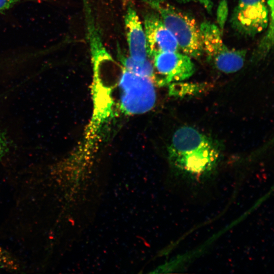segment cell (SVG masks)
Masks as SVG:
<instances>
[{"label":"cell","mask_w":274,"mask_h":274,"mask_svg":"<svg viewBox=\"0 0 274 274\" xmlns=\"http://www.w3.org/2000/svg\"><path fill=\"white\" fill-rule=\"evenodd\" d=\"M169 161L181 175L201 179L213 172L220 157L217 145L209 138L190 126L174 133L168 148Z\"/></svg>","instance_id":"obj_1"},{"label":"cell","mask_w":274,"mask_h":274,"mask_svg":"<svg viewBox=\"0 0 274 274\" xmlns=\"http://www.w3.org/2000/svg\"><path fill=\"white\" fill-rule=\"evenodd\" d=\"M159 15L175 37L179 49L191 58L203 54L200 27L191 15L165 0H143Z\"/></svg>","instance_id":"obj_2"},{"label":"cell","mask_w":274,"mask_h":274,"mask_svg":"<svg viewBox=\"0 0 274 274\" xmlns=\"http://www.w3.org/2000/svg\"><path fill=\"white\" fill-rule=\"evenodd\" d=\"M118 79V106L125 115L151 111L156 101L155 84L150 78L133 73L122 66Z\"/></svg>","instance_id":"obj_3"},{"label":"cell","mask_w":274,"mask_h":274,"mask_svg":"<svg viewBox=\"0 0 274 274\" xmlns=\"http://www.w3.org/2000/svg\"><path fill=\"white\" fill-rule=\"evenodd\" d=\"M203 53L213 65L224 73H232L244 66L246 51L228 47L222 38L220 29L208 21L199 26Z\"/></svg>","instance_id":"obj_4"},{"label":"cell","mask_w":274,"mask_h":274,"mask_svg":"<svg viewBox=\"0 0 274 274\" xmlns=\"http://www.w3.org/2000/svg\"><path fill=\"white\" fill-rule=\"evenodd\" d=\"M151 59L155 75L154 83L160 86L188 79L195 71L191 57L179 51L159 52Z\"/></svg>","instance_id":"obj_5"},{"label":"cell","mask_w":274,"mask_h":274,"mask_svg":"<svg viewBox=\"0 0 274 274\" xmlns=\"http://www.w3.org/2000/svg\"><path fill=\"white\" fill-rule=\"evenodd\" d=\"M269 21L266 0H238L231 18L233 28L248 37H253L266 29Z\"/></svg>","instance_id":"obj_6"},{"label":"cell","mask_w":274,"mask_h":274,"mask_svg":"<svg viewBox=\"0 0 274 274\" xmlns=\"http://www.w3.org/2000/svg\"><path fill=\"white\" fill-rule=\"evenodd\" d=\"M144 28L149 59L159 52L180 51L175 37L156 12L145 15Z\"/></svg>","instance_id":"obj_7"},{"label":"cell","mask_w":274,"mask_h":274,"mask_svg":"<svg viewBox=\"0 0 274 274\" xmlns=\"http://www.w3.org/2000/svg\"><path fill=\"white\" fill-rule=\"evenodd\" d=\"M124 20L129 56L135 61L146 60L148 56L144 28L132 6L127 7Z\"/></svg>","instance_id":"obj_8"},{"label":"cell","mask_w":274,"mask_h":274,"mask_svg":"<svg viewBox=\"0 0 274 274\" xmlns=\"http://www.w3.org/2000/svg\"><path fill=\"white\" fill-rule=\"evenodd\" d=\"M118 55L122 66L125 68L135 74L148 77L154 82V68L150 59H147L144 61H135L129 56L123 55L120 51H119Z\"/></svg>","instance_id":"obj_9"},{"label":"cell","mask_w":274,"mask_h":274,"mask_svg":"<svg viewBox=\"0 0 274 274\" xmlns=\"http://www.w3.org/2000/svg\"><path fill=\"white\" fill-rule=\"evenodd\" d=\"M0 266L2 268L16 270L18 269L19 265L12 255L0 246Z\"/></svg>","instance_id":"obj_10"},{"label":"cell","mask_w":274,"mask_h":274,"mask_svg":"<svg viewBox=\"0 0 274 274\" xmlns=\"http://www.w3.org/2000/svg\"><path fill=\"white\" fill-rule=\"evenodd\" d=\"M41 0H0V13H4L15 5L25 1H40Z\"/></svg>","instance_id":"obj_11"},{"label":"cell","mask_w":274,"mask_h":274,"mask_svg":"<svg viewBox=\"0 0 274 274\" xmlns=\"http://www.w3.org/2000/svg\"><path fill=\"white\" fill-rule=\"evenodd\" d=\"M8 145L6 139L0 132V162L7 153Z\"/></svg>","instance_id":"obj_12"},{"label":"cell","mask_w":274,"mask_h":274,"mask_svg":"<svg viewBox=\"0 0 274 274\" xmlns=\"http://www.w3.org/2000/svg\"><path fill=\"white\" fill-rule=\"evenodd\" d=\"M219 11H220V12L218 13V15L219 16L218 17V19L220 20L219 23L220 25L223 27L227 15V9L225 2L222 3L221 4Z\"/></svg>","instance_id":"obj_13"},{"label":"cell","mask_w":274,"mask_h":274,"mask_svg":"<svg viewBox=\"0 0 274 274\" xmlns=\"http://www.w3.org/2000/svg\"><path fill=\"white\" fill-rule=\"evenodd\" d=\"M181 2H195L199 3L202 5L207 10L211 11L212 10L213 3L212 0H177Z\"/></svg>","instance_id":"obj_14"}]
</instances>
